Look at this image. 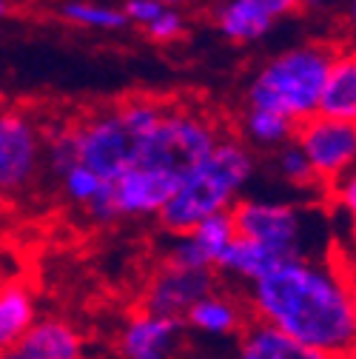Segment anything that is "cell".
Returning <instances> with one entry per match:
<instances>
[{
  "mask_svg": "<svg viewBox=\"0 0 356 359\" xmlns=\"http://www.w3.org/2000/svg\"><path fill=\"white\" fill-rule=\"evenodd\" d=\"M222 137L217 123L186 106H165L160 123L146 134L137 163L183 177L191 165H197Z\"/></svg>",
  "mask_w": 356,
  "mask_h": 359,
  "instance_id": "4",
  "label": "cell"
},
{
  "mask_svg": "<svg viewBox=\"0 0 356 359\" xmlns=\"http://www.w3.org/2000/svg\"><path fill=\"white\" fill-rule=\"evenodd\" d=\"M294 143L305 151L320 186H331L356 165V123L314 114L296 123Z\"/></svg>",
  "mask_w": 356,
  "mask_h": 359,
  "instance_id": "8",
  "label": "cell"
},
{
  "mask_svg": "<svg viewBox=\"0 0 356 359\" xmlns=\"http://www.w3.org/2000/svg\"><path fill=\"white\" fill-rule=\"evenodd\" d=\"M186 345V320L135 311L117 334L120 359H177Z\"/></svg>",
  "mask_w": 356,
  "mask_h": 359,
  "instance_id": "11",
  "label": "cell"
},
{
  "mask_svg": "<svg viewBox=\"0 0 356 359\" xmlns=\"http://www.w3.org/2000/svg\"><path fill=\"white\" fill-rule=\"evenodd\" d=\"M9 12V4H6V0H0V15H6Z\"/></svg>",
  "mask_w": 356,
  "mask_h": 359,
  "instance_id": "29",
  "label": "cell"
},
{
  "mask_svg": "<svg viewBox=\"0 0 356 359\" xmlns=\"http://www.w3.org/2000/svg\"><path fill=\"white\" fill-rule=\"evenodd\" d=\"M350 9H353V18H356V0H353V4H350Z\"/></svg>",
  "mask_w": 356,
  "mask_h": 359,
  "instance_id": "32",
  "label": "cell"
},
{
  "mask_svg": "<svg viewBox=\"0 0 356 359\" xmlns=\"http://www.w3.org/2000/svg\"><path fill=\"white\" fill-rule=\"evenodd\" d=\"M143 29L149 32L151 40H157V43H171V40H177V37L186 32V20H183V15L177 12L174 6H165V9H163L151 23H146Z\"/></svg>",
  "mask_w": 356,
  "mask_h": 359,
  "instance_id": "24",
  "label": "cell"
},
{
  "mask_svg": "<svg viewBox=\"0 0 356 359\" xmlns=\"http://www.w3.org/2000/svg\"><path fill=\"white\" fill-rule=\"evenodd\" d=\"M60 15H63V20L85 26V29H123V26H128L125 12L111 9V6H97V4H83V0L63 4Z\"/></svg>",
  "mask_w": 356,
  "mask_h": 359,
  "instance_id": "22",
  "label": "cell"
},
{
  "mask_svg": "<svg viewBox=\"0 0 356 359\" xmlns=\"http://www.w3.org/2000/svg\"><path fill=\"white\" fill-rule=\"evenodd\" d=\"M242 126H245V137L262 149H280V146L291 143L294 131H296L294 120H288L285 114H280L274 109H259V106H248Z\"/></svg>",
  "mask_w": 356,
  "mask_h": 359,
  "instance_id": "20",
  "label": "cell"
},
{
  "mask_svg": "<svg viewBox=\"0 0 356 359\" xmlns=\"http://www.w3.org/2000/svg\"><path fill=\"white\" fill-rule=\"evenodd\" d=\"M302 0H231L219 12V32L234 43L259 40L280 18L299 9Z\"/></svg>",
  "mask_w": 356,
  "mask_h": 359,
  "instance_id": "13",
  "label": "cell"
},
{
  "mask_svg": "<svg viewBox=\"0 0 356 359\" xmlns=\"http://www.w3.org/2000/svg\"><path fill=\"white\" fill-rule=\"evenodd\" d=\"M46 168V131L29 109L0 111V200H18L34 189Z\"/></svg>",
  "mask_w": 356,
  "mask_h": 359,
  "instance_id": "5",
  "label": "cell"
},
{
  "mask_svg": "<svg viewBox=\"0 0 356 359\" xmlns=\"http://www.w3.org/2000/svg\"><path fill=\"white\" fill-rule=\"evenodd\" d=\"M165 9V4H160V0H125V18L128 23H137V26H146L151 23L160 12Z\"/></svg>",
  "mask_w": 356,
  "mask_h": 359,
  "instance_id": "26",
  "label": "cell"
},
{
  "mask_svg": "<svg viewBox=\"0 0 356 359\" xmlns=\"http://www.w3.org/2000/svg\"><path fill=\"white\" fill-rule=\"evenodd\" d=\"M237 359H331V356L291 339L288 334L277 331L268 323L254 320L240 334Z\"/></svg>",
  "mask_w": 356,
  "mask_h": 359,
  "instance_id": "17",
  "label": "cell"
},
{
  "mask_svg": "<svg viewBox=\"0 0 356 359\" xmlns=\"http://www.w3.org/2000/svg\"><path fill=\"white\" fill-rule=\"evenodd\" d=\"M248 288L254 320L331 359L356 356V288L334 265L291 254Z\"/></svg>",
  "mask_w": 356,
  "mask_h": 359,
  "instance_id": "1",
  "label": "cell"
},
{
  "mask_svg": "<svg viewBox=\"0 0 356 359\" xmlns=\"http://www.w3.org/2000/svg\"><path fill=\"white\" fill-rule=\"evenodd\" d=\"M350 234H353V240H356V217L350 219Z\"/></svg>",
  "mask_w": 356,
  "mask_h": 359,
  "instance_id": "30",
  "label": "cell"
},
{
  "mask_svg": "<svg viewBox=\"0 0 356 359\" xmlns=\"http://www.w3.org/2000/svg\"><path fill=\"white\" fill-rule=\"evenodd\" d=\"M77 163L97 171L103 180H114L140 157L143 137L128 126L120 106L97 109L71 120Z\"/></svg>",
  "mask_w": 356,
  "mask_h": 359,
  "instance_id": "6",
  "label": "cell"
},
{
  "mask_svg": "<svg viewBox=\"0 0 356 359\" xmlns=\"http://www.w3.org/2000/svg\"><path fill=\"white\" fill-rule=\"evenodd\" d=\"M214 288H217L214 268H189V265L165 259L149 277L140 294V308L183 320L189 308Z\"/></svg>",
  "mask_w": 356,
  "mask_h": 359,
  "instance_id": "10",
  "label": "cell"
},
{
  "mask_svg": "<svg viewBox=\"0 0 356 359\" xmlns=\"http://www.w3.org/2000/svg\"><path fill=\"white\" fill-rule=\"evenodd\" d=\"M0 359H34V356H29L20 348H9V351H0Z\"/></svg>",
  "mask_w": 356,
  "mask_h": 359,
  "instance_id": "27",
  "label": "cell"
},
{
  "mask_svg": "<svg viewBox=\"0 0 356 359\" xmlns=\"http://www.w3.org/2000/svg\"><path fill=\"white\" fill-rule=\"evenodd\" d=\"M183 320H186L189 328H194L203 337L226 339V337H240L242 334V328L248 325V308L240 305L234 297L219 294L214 288L189 308V313Z\"/></svg>",
  "mask_w": 356,
  "mask_h": 359,
  "instance_id": "15",
  "label": "cell"
},
{
  "mask_svg": "<svg viewBox=\"0 0 356 359\" xmlns=\"http://www.w3.org/2000/svg\"><path fill=\"white\" fill-rule=\"evenodd\" d=\"M34 359H85V337L60 317H37L18 345Z\"/></svg>",
  "mask_w": 356,
  "mask_h": 359,
  "instance_id": "14",
  "label": "cell"
},
{
  "mask_svg": "<svg viewBox=\"0 0 356 359\" xmlns=\"http://www.w3.org/2000/svg\"><path fill=\"white\" fill-rule=\"evenodd\" d=\"M317 114L356 123V49H336Z\"/></svg>",
  "mask_w": 356,
  "mask_h": 359,
  "instance_id": "16",
  "label": "cell"
},
{
  "mask_svg": "<svg viewBox=\"0 0 356 359\" xmlns=\"http://www.w3.org/2000/svg\"><path fill=\"white\" fill-rule=\"evenodd\" d=\"M237 234L251 237L262 245H268L280 257L299 254L302 243V214L291 203H274V200H254L240 197L231 208Z\"/></svg>",
  "mask_w": 356,
  "mask_h": 359,
  "instance_id": "9",
  "label": "cell"
},
{
  "mask_svg": "<svg viewBox=\"0 0 356 359\" xmlns=\"http://www.w3.org/2000/svg\"><path fill=\"white\" fill-rule=\"evenodd\" d=\"M280 259H282V257H280L277 251H271L268 245H262V243H256V240H251V237L237 234V237L228 243V248L222 251V257H219V262H217V271L228 274V277H237V280H242V283L251 285V283H256L262 274H268Z\"/></svg>",
  "mask_w": 356,
  "mask_h": 359,
  "instance_id": "19",
  "label": "cell"
},
{
  "mask_svg": "<svg viewBox=\"0 0 356 359\" xmlns=\"http://www.w3.org/2000/svg\"><path fill=\"white\" fill-rule=\"evenodd\" d=\"M34 320H37L34 291L20 280L0 283V351L18 348Z\"/></svg>",
  "mask_w": 356,
  "mask_h": 359,
  "instance_id": "18",
  "label": "cell"
},
{
  "mask_svg": "<svg viewBox=\"0 0 356 359\" xmlns=\"http://www.w3.org/2000/svg\"><path fill=\"white\" fill-rule=\"evenodd\" d=\"M160 4H165V6H174V4H180V0H160Z\"/></svg>",
  "mask_w": 356,
  "mask_h": 359,
  "instance_id": "31",
  "label": "cell"
},
{
  "mask_svg": "<svg viewBox=\"0 0 356 359\" xmlns=\"http://www.w3.org/2000/svg\"><path fill=\"white\" fill-rule=\"evenodd\" d=\"M277 171H280V177L285 180V183H291L296 189H314V186H320V180H317L314 168H310L305 151L294 140L277 149Z\"/></svg>",
  "mask_w": 356,
  "mask_h": 359,
  "instance_id": "23",
  "label": "cell"
},
{
  "mask_svg": "<svg viewBox=\"0 0 356 359\" xmlns=\"http://www.w3.org/2000/svg\"><path fill=\"white\" fill-rule=\"evenodd\" d=\"M177 180L168 171L135 163L128 165L123 174L106 183V191L85 208V214L95 222H109L114 219H137V217H157L163 205L171 200Z\"/></svg>",
  "mask_w": 356,
  "mask_h": 359,
  "instance_id": "7",
  "label": "cell"
},
{
  "mask_svg": "<svg viewBox=\"0 0 356 359\" xmlns=\"http://www.w3.org/2000/svg\"><path fill=\"white\" fill-rule=\"evenodd\" d=\"M57 180H60V189H63L66 200L71 205H80L83 211L106 191V183H109V180H103L97 171H92L83 163H71L66 171L57 174Z\"/></svg>",
  "mask_w": 356,
  "mask_h": 359,
  "instance_id": "21",
  "label": "cell"
},
{
  "mask_svg": "<svg viewBox=\"0 0 356 359\" xmlns=\"http://www.w3.org/2000/svg\"><path fill=\"white\" fill-rule=\"evenodd\" d=\"M328 189H331L334 203L353 219V217H356V165H353L350 171H345V174L336 180V183H331Z\"/></svg>",
  "mask_w": 356,
  "mask_h": 359,
  "instance_id": "25",
  "label": "cell"
},
{
  "mask_svg": "<svg viewBox=\"0 0 356 359\" xmlns=\"http://www.w3.org/2000/svg\"><path fill=\"white\" fill-rule=\"evenodd\" d=\"M174 237H177V243L168 251L171 262H180L189 268H214L217 271L222 251L237 237V226H234L231 211H217V214H208L200 222H194L189 231L174 234Z\"/></svg>",
  "mask_w": 356,
  "mask_h": 359,
  "instance_id": "12",
  "label": "cell"
},
{
  "mask_svg": "<svg viewBox=\"0 0 356 359\" xmlns=\"http://www.w3.org/2000/svg\"><path fill=\"white\" fill-rule=\"evenodd\" d=\"M334 55L336 46L331 43H305L282 52L254 77L248 106L274 109L294 123L314 117Z\"/></svg>",
  "mask_w": 356,
  "mask_h": 359,
  "instance_id": "3",
  "label": "cell"
},
{
  "mask_svg": "<svg viewBox=\"0 0 356 359\" xmlns=\"http://www.w3.org/2000/svg\"><path fill=\"white\" fill-rule=\"evenodd\" d=\"M6 109V95H4V88H0V111Z\"/></svg>",
  "mask_w": 356,
  "mask_h": 359,
  "instance_id": "28",
  "label": "cell"
},
{
  "mask_svg": "<svg viewBox=\"0 0 356 359\" xmlns=\"http://www.w3.org/2000/svg\"><path fill=\"white\" fill-rule=\"evenodd\" d=\"M254 154L237 137H219L217 146L191 165L180 180L171 200L157 214L168 234H183L208 214L231 211L254 177Z\"/></svg>",
  "mask_w": 356,
  "mask_h": 359,
  "instance_id": "2",
  "label": "cell"
}]
</instances>
